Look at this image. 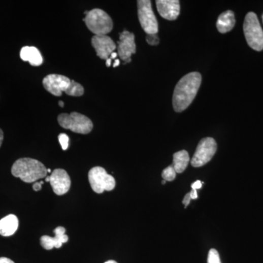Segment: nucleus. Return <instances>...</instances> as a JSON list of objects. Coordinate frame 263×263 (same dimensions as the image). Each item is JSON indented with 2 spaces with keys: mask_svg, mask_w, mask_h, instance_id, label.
Wrapping results in <instances>:
<instances>
[{
  "mask_svg": "<svg viewBox=\"0 0 263 263\" xmlns=\"http://www.w3.org/2000/svg\"><path fill=\"white\" fill-rule=\"evenodd\" d=\"M201 81L202 77L198 72L189 73L180 80L173 96V106L176 112H182L190 106L197 95Z\"/></svg>",
  "mask_w": 263,
  "mask_h": 263,
  "instance_id": "1",
  "label": "nucleus"
},
{
  "mask_svg": "<svg viewBox=\"0 0 263 263\" xmlns=\"http://www.w3.org/2000/svg\"><path fill=\"white\" fill-rule=\"evenodd\" d=\"M13 176L26 183H33L43 179L47 175L46 166L31 158H21L15 161L11 168Z\"/></svg>",
  "mask_w": 263,
  "mask_h": 263,
  "instance_id": "2",
  "label": "nucleus"
},
{
  "mask_svg": "<svg viewBox=\"0 0 263 263\" xmlns=\"http://www.w3.org/2000/svg\"><path fill=\"white\" fill-rule=\"evenodd\" d=\"M84 21L88 29L95 36H106L112 31L114 26L109 15L98 8L89 11Z\"/></svg>",
  "mask_w": 263,
  "mask_h": 263,
  "instance_id": "3",
  "label": "nucleus"
},
{
  "mask_svg": "<svg viewBox=\"0 0 263 263\" xmlns=\"http://www.w3.org/2000/svg\"><path fill=\"white\" fill-rule=\"evenodd\" d=\"M244 31L248 45L254 51H262L263 30L255 13L250 12L246 15L244 23Z\"/></svg>",
  "mask_w": 263,
  "mask_h": 263,
  "instance_id": "4",
  "label": "nucleus"
},
{
  "mask_svg": "<svg viewBox=\"0 0 263 263\" xmlns=\"http://www.w3.org/2000/svg\"><path fill=\"white\" fill-rule=\"evenodd\" d=\"M59 125L64 129H70L73 133L86 135L93 129V123L89 118L77 112L71 114H61L57 118Z\"/></svg>",
  "mask_w": 263,
  "mask_h": 263,
  "instance_id": "5",
  "label": "nucleus"
},
{
  "mask_svg": "<svg viewBox=\"0 0 263 263\" xmlns=\"http://www.w3.org/2000/svg\"><path fill=\"white\" fill-rule=\"evenodd\" d=\"M89 181L93 191L98 194L105 191H112L116 186V181L111 175L107 174L102 167L91 168L89 172Z\"/></svg>",
  "mask_w": 263,
  "mask_h": 263,
  "instance_id": "6",
  "label": "nucleus"
},
{
  "mask_svg": "<svg viewBox=\"0 0 263 263\" xmlns=\"http://www.w3.org/2000/svg\"><path fill=\"white\" fill-rule=\"evenodd\" d=\"M138 15L140 24L147 35L156 34L159 30L157 20L153 12L149 0L138 1Z\"/></svg>",
  "mask_w": 263,
  "mask_h": 263,
  "instance_id": "7",
  "label": "nucleus"
},
{
  "mask_svg": "<svg viewBox=\"0 0 263 263\" xmlns=\"http://www.w3.org/2000/svg\"><path fill=\"white\" fill-rule=\"evenodd\" d=\"M217 145L212 138H205L200 141L191 160L193 167L200 168L207 164L215 154Z\"/></svg>",
  "mask_w": 263,
  "mask_h": 263,
  "instance_id": "8",
  "label": "nucleus"
},
{
  "mask_svg": "<svg viewBox=\"0 0 263 263\" xmlns=\"http://www.w3.org/2000/svg\"><path fill=\"white\" fill-rule=\"evenodd\" d=\"M71 84V79L62 75L50 74L44 78L43 86L53 95L59 96L65 91Z\"/></svg>",
  "mask_w": 263,
  "mask_h": 263,
  "instance_id": "9",
  "label": "nucleus"
},
{
  "mask_svg": "<svg viewBox=\"0 0 263 263\" xmlns=\"http://www.w3.org/2000/svg\"><path fill=\"white\" fill-rule=\"evenodd\" d=\"M118 44V55L119 57L125 61L124 63L130 62L132 55L136 52L135 35L124 30L120 33Z\"/></svg>",
  "mask_w": 263,
  "mask_h": 263,
  "instance_id": "10",
  "label": "nucleus"
},
{
  "mask_svg": "<svg viewBox=\"0 0 263 263\" xmlns=\"http://www.w3.org/2000/svg\"><path fill=\"white\" fill-rule=\"evenodd\" d=\"M50 183L55 194L63 195L70 190L71 180L64 169H55L50 176Z\"/></svg>",
  "mask_w": 263,
  "mask_h": 263,
  "instance_id": "11",
  "label": "nucleus"
},
{
  "mask_svg": "<svg viewBox=\"0 0 263 263\" xmlns=\"http://www.w3.org/2000/svg\"><path fill=\"white\" fill-rule=\"evenodd\" d=\"M91 45L95 49L98 57L102 59L107 60L116 48L114 41L108 36H93Z\"/></svg>",
  "mask_w": 263,
  "mask_h": 263,
  "instance_id": "12",
  "label": "nucleus"
},
{
  "mask_svg": "<svg viewBox=\"0 0 263 263\" xmlns=\"http://www.w3.org/2000/svg\"><path fill=\"white\" fill-rule=\"evenodd\" d=\"M54 232V237L43 236L41 238V244L43 249H46V250H51L54 248L59 249L63 244L68 242L69 238L65 234V228L60 226V227L55 228Z\"/></svg>",
  "mask_w": 263,
  "mask_h": 263,
  "instance_id": "13",
  "label": "nucleus"
},
{
  "mask_svg": "<svg viewBox=\"0 0 263 263\" xmlns=\"http://www.w3.org/2000/svg\"><path fill=\"white\" fill-rule=\"evenodd\" d=\"M156 4L161 17L174 21L179 16L180 3L178 0H158L156 1Z\"/></svg>",
  "mask_w": 263,
  "mask_h": 263,
  "instance_id": "14",
  "label": "nucleus"
},
{
  "mask_svg": "<svg viewBox=\"0 0 263 263\" xmlns=\"http://www.w3.org/2000/svg\"><path fill=\"white\" fill-rule=\"evenodd\" d=\"M20 57L24 61H29L32 66H40L43 64V57L38 48L34 46H24L21 48Z\"/></svg>",
  "mask_w": 263,
  "mask_h": 263,
  "instance_id": "15",
  "label": "nucleus"
},
{
  "mask_svg": "<svg viewBox=\"0 0 263 263\" xmlns=\"http://www.w3.org/2000/svg\"><path fill=\"white\" fill-rule=\"evenodd\" d=\"M18 227L17 216L10 214L0 220V235L4 237H9L16 232Z\"/></svg>",
  "mask_w": 263,
  "mask_h": 263,
  "instance_id": "16",
  "label": "nucleus"
},
{
  "mask_svg": "<svg viewBox=\"0 0 263 263\" xmlns=\"http://www.w3.org/2000/svg\"><path fill=\"white\" fill-rule=\"evenodd\" d=\"M235 24H236V19H235L234 13L231 11H227L221 13L218 18L216 27L219 32L224 34L234 29Z\"/></svg>",
  "mask_w": 263,
  "mask_h": 263,
  "instance_id": "17",
  "label": "nucleus"
},
{
  "mask_svg": "<svg viewBox=\"0 0 263 263\" xmlns=\"http://www.w3.org/2000/svg\"><path fill=\"white\" fill-rule=\"evenodd\" d=\"M189 162V155L185 150L178 151L174 154L173 167L174 168L176 174H181L185 171Z\"/></svg>",
  "mask_w": 263,
  "mask_h": 263,
  "instance_id": "18",
  "label": "nucleus"
},
{
  "mask_svg": "<svg viewBox=\"0 0 263 263\" xmlns=\"http://www.w3.org/2000/svg\"><path fill=\"white\" fill-rule=\"evenodd\" d=\"M68 95L73 96H81L84 94V89L82 85L78 84L76 81L71 80V84L70 85L69 88L65 91Z\"/></svg>",
  "mask_w": 263,
  "mask_h": 263,
  "instance_id": "19",
  "label": "nucleus"
},
{
  "mask_svg": "<svg viewBox=\"0 0 263 263\" xmlns=\"http://www.w3.org/2000/svg\"><path fill=\"white\" fill-rule=\"evenodd\" d=\"M163 179L166 180V181H172L176 179V172L175 171L174 168L173 166H168L161 174Z\"/></svg>",
  "mask_w": 263,
  "mask_h": 263,
  "instance_id": "20",
  "label": "nucleus"
},
{
  "mask_svg": "<svg viewBox=\"0 0 263 263\" xmlns=\"http://www.w3.org/2000/svg\"><path fill=\"white\" fill-rule=\"evenodd\" d=\"M208 263H221L219 252L214 249L209 251L208 255Z\"/></svg>",
  "mask_w": 263,
  "mask_h": 263,
  "instance_id": "21",
  "label": "nucleus"
},
{
  "mask_svg": "<svg viewBox=\"0 0 263 263\" xmlns=\"http://www.w3.org/2000/svg\"><path fill=\"white\" fill-rule=\"evenodd\" d=\"M58 139H59L60 145H61L62 149L64 151L68 149V148L69 147V137L64 133H61L58 136Z\"/></svg>",
  "mask_w": 263,
  "mask_h": 263,
  "instance_id": "22",
  "label": "nucleus"
},
{
  "mask_svg": "<svg viewBox=\"0 0 263 263\" xmlns=\"http://www.w3.org/2000/svg\"><path fill=\"white\" fill-rule=\"evenodd\" d=\"M146 42L151 46H157L159 43V39L156 34L146 35Z\"/></svg>",
  "mask_w": 263,
  "mask_h": 263,
  "instance_id": "23",
  "label": "nucleus"
},
{
  "mask_svg": "<svg viewBox=\"0 0 263 263\" xmlns=\"http://www.w3.org/2000/svg\"><path fill=\"white\" fill-rule=\"evenodd\" d=\"M191 200L190 193H187V194H186L185 197H184V200H183V204L184 205L185 207H187V206H189Z\"/></svg>",
  "mask_w": 263,
  "mask_h": 263,
  "instance_id": "24",
  "label": "nucleus"
},
{
  "mask_svg": "<svg viewBox=\"0 0 263 263\" xmlns=\"http://www.w3.org/2000/svg\"><path fill=\"white\" fill-rule=\"evenodd\" d=\"M202 185L203 183L198 180V181H196L195 182L191 184V188H192V189H196L197 190V189H201L202 187Z\"/></svg>",
  "mask_w": 263,
  "mask_h": 263,
  "instance_id": "25",
  "label": "nucleus"
},
{
  "mask_svg": "<svg viewBox=\"0 0 263 263\" xmlns=\"http://www.w3.org/2000/svg\"><path fill=\"white\" fill-rule=\"evenodd\" d=\"M43 184V181H41V182H36L33 184L32 188L36 191H38L41 190L42 189V185Z\"/></svg>",
  "mask_w": 263,
  "mask_h": 263,
  "instance_id": "26",
  "label": "nucleus"
},
{
  "mask_svg": "<svg viewBox=\"0 0 263 263\" xmlns=\"http://www.w3.org/2000/svg\"><path fill=\"white\" fill-rule=\"evenodd\" d=\"M0 263H15L12 259L7 257H0Z\"/></svg>",
  "mask_w": 263,
  "mask_h": 263,
  "instance_id": "27",
  "label": "nucleus"
},
{
  "mask_svg": "<svg viewBox=\"0 0 263 263\" xmlns=\"http://www.w3.org/2000/svg\"><path fill=\"white\" fill-rule=\"evenodd\" d=\"M191 199L195 200L198 198L197 190L196 189H192L190 191Z\"/></svg>",
  "mask_w": 263,
  "mask_h": 263,
  "instance_id": "28",
  "label": "nucleus"
},
{
  "mask_svg": "<svg viewBox=\"0 0 263 263\" xmlns=\"http://www.w3.org/2000/svg\"><path fill=\"white\" fill-rule=\"evenodd\" d=\"M3 139H4V133L2 129H0V147H1L2 144H3Z\"/></svg>",
  "mask_w": 263,
  "mask_h": 263,
  "instance_id": "29",
  "label": "nucleus"
},
{
  "mask_svg": "<svg viewBox=\"0 0 263 263\" xmlns=\"http://www.w3.org/2000/svg\"><path fill=\"white\" fill-rule=\"evenodd\" d=\"M117 56H118L117 53L113 52L112 54H111V56H110V58H111V59H116V57H117Z\"/></svg>",
  "mask_w": 263,
  "mask_h": 263,
  "instance_id": "30",
  "label": "nucleus"
},
{
  "mask_svg": "<svg viewBox=\"0 0 263 263\" xmlns=\"http://www.w3.org/2000/svg\"><path fill=\"white\" fill-rule=\"evenodd\" d=\"M111 65V58H108L107 60H106V66L110 67Z\"/></svg>",
  "mask_w": 263,
  "mask_h": 263,
  "instance_id": "31",
  "label": "nucleus"
},
{
  "mask_svg": "<svg viewBox=\"0 0 263 263\" xmlns=\"http://www.w3.org/2000/svg\"><path fill=\"white\" fill-rule=\"evenodd\" d=\"M120 64V61L119 59H116V61H115L114 64V68H116V67H118L119 65Z\"/></svg>",
  "mask_w": 263,
  "mask_h": 263,
  "instance_id": "32",
  "label": "nucleus"
},
{
  "mask_svg": "<svg viewBox=\"0 0 263 263\" xmlns=\"http://www.w3.org/2000/svg\"><path fill=\"white\" fill-rule=\"evenodd\" d=\"M59 106H60V107H64V103H63L62 101H59Z\"/></svg>",
  "mask_w": 263,
  "mask_h": 263,
  "instance_id": "33",
  "label": "nucleus"
},
{
  "mask_svg": "<svg viewBox=\"0 0 263 263\" xmlns=\"http://www.w3.org/2000/svg\"><path fill=\"white\" fill-rule=\"evenodd\" d=\"M104 263H118V262H116V261H114V260H108V261H107V262H106Z\"/></svg>",
  "mask_w": 263,
  "mask_h": 263,
  "instance_id": "34",
  "label": "nucleus"
},
{
  "mask_svg": "<svg viewBox=\"0 0 263 263\" xmlns=\"http://www.w3.org/2000/svg\"><path fill=\"white\" fill-rule=\"evenodd\" d=\"M46 181H47V182H50V176L46 177Z\"/></svg>",
  "mask_w": 263,
  "mask_h": 263,
  "instance_id": "35",
  "label": "nucleus"
},
{
  "mask_svg": "<svg viewBox=\"0 0 263 263\" xmlns=\"http://www.w3.org/2000/svg\"><path fill=\"white\" fill-rule=\"evenodd\" d=\"M166 180H163V181H161V184H166Z\"/></svg>",
  "mask_w": 263,
  "mask_h": 263,
  "instance_id": "36",
  "label": "nucleus"
},
{
  "mask_svg": "<svg viewBox=\"0 0 263 263\" xmlns=\"http://www.w3.org/2000/svg\"><path fill=\"white\" fill-rule=\"evenodd\" d=\"M47 172L51 173V169H47Z\"/></svg>",
  "mask_w": 263,
  "mask_h": 263,
  "instance_id": "37",
  "label": "nucleus"
}]
</instances>
